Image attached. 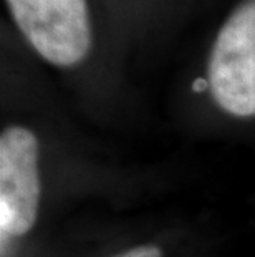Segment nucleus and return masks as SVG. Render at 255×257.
<instances>
[{
    "instance_id": "obj_1",
    "label": "nucleus",
    "mask_w": 255,
    "mask_h": 257,
    "mask_svg": "<svg viewBox=\"0 0 255 257\" xmlns=\"http://www.w3.org/2000/svg\"><path fill=\"white\" fill-rule=\"evenodd\" d=\"M207 81L222 111L255 116V0H242L220 25L210 48Z\"/></svg>"
},
{
    "instance_id": "obj_2",
    "label": "nucleus",
    "mask_w": 255,
    "mask_h": 257,
    "mask_svg": "<svg viewBox=\"0 0 255 257\" xmlns=\"http://www.w3.org/2000/svg\"><path fill=\"white\" fill-rule=\"evenodd\" d=\"M29 45L55 67L70 68L88 57L93 43L88 0H5Z\"/></svg>"
},
{
    "instance_id": "obj_3",
    "label": "nucleus",
    "mask_w": 255,
    "mask_h": 257,
    "mask_svg": "<svg viewBox=\"0 0 255 257\" xmlns=\"http://www.w3.org/2000/svg\"><path fill=\"white\" fill-rule=\"evenodd\" d=\"M40 204L39 140L29 128L9 126L0 136V229L24 236L34 227Z\"/></svg>"
},
{
    "instance_id": "obj_4",
    "label": "nucleus",
    "mask_w": 255,
    "mask_h": 257,
    "mask_svg": "<svg viewBox=\"0 0 255 257\" xmlns=\"http://www.w3.org/2000/svg\"><path fill=\"white\" fill-rule=\"evenodd\" d=\"M116 257H162V250L157 247V245L148 244V245H138V247H133Z\"/></svg>"
},
{
    "instance_id": "obj_5",
    "label": "nucleus",
    "mask_w": 255,
    "mask_h": 257,
    "mask_svg": "<svg viewBox=\"0 0 255 257\" xmlns=\"http://www.w3.org/2000/svg\"><path fill=\"white\" fill-rule=\"evenodd\" d=\"M207 88H209V81L205 80V78H197V80L192 83V90H194V91H197V93L205 91Z\"/></svg>"
}]
</instances>
